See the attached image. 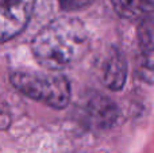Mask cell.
<instances>
[{"label": "cell", "instance_id": "obj_1", "mask_svg": "<svg viewBox=\"0 0 154 153\" xmlns=\"http://www.w3.org/2000/svg\"><path fill=\"white\" fill-rule=\"evenodd\" d=\"M89 49V34L80 19L61 16L38 31L31 50L38 64L49 70H61L80 61Z\"/></svg>", "mask_w": 154, "mask_h": 153}, {"label": "cell", "instance_id": "obj_2", "mask_svg": "<svg viewBox=\"0 0 154 153\" xmlns=\"http://www.w3.org/2000/svg\"><path fill=\"white\" fill-rule=\"evenodd\" d=\"M11 83L24 96L57 110L70 100V84L60 73L19 69L11 73Z\"/></svg>", "mask_w": 154, "mask_h": 153}, {"label": "cell", "instance_id": "obj_3", "mask_svg": "<svg viewBox=\"0 0 154 153\" xmlns=\"http://www.w3.org/2000/svg\"><path fill=\"white\" fill-rule=\"evenodd\" d=\"M37 0H0V43L20 34L32 15Z\"/></svg>", "mask_w": 154, "mask_h": 153}, {"label": "cell", "instance_id": "obj_4", "mask_svg": "<svg viewBox=\"0 0 154 153\" xmlns=\"http://www.w3.org/2000/svg\"><path fill=\"white\" fill-rule=\"evenodd\" d=\"M85 114L89 125L96 129H108L114 126L119 117L116 105L107 96L93 95L85 106Z\"/></svg>", "mask_w": 154, "mask_h": 153}, {"label": "cell", "instance_id": "obj_5", "mask_svg": "<svg viewBox=\"0 0 154 153\" xmlns=\"http://www.w3.org/2000/svg\"><path fill=\"white\" fill-rule=\"evenodd\" d=\"M128 65L126 57L116 48H112L104 57L101 65V80L107 88L120 91L127 80Z\"/></svg>", "mask_w": 154, "mask_h": 153}, {"label": "cell", "instance_id": "obj_6", "mask_svg": "<svg viewBox=\"0 0 154 153\" xmlns=\"http://www.w3.org/2000/svg\"><path fill=\"white\" fill-rule=\"evenodd\" d=\"M115 12L120 18L135 23L154 19L153 0H111Z\"/></svg>", "mask_w": 154, "mask_h": 153}, {"label": "cell", "instance_id": "obj_7", "mask_svg": "<svg viewBox=\"0 0 154 153\" xmlns=\"http://www.w3.org/2000/svg\"><path fill=\"white\" fill-rule=\"evenodd\" d=\"M138 48L141 67L150 75H154V19L138 24Z\"/></svg>", "mask_w": 154, "mask_h": 153}, {"label": "cell", "instance_id": "obj_8", "mask_svg": "<svg viewBox=\"0 0 154 153\" xmlns=\"http://www.w3.org/2000/svg\"><path fill=\"white\" fill-rule=\"evenodd\" d=\"M95 0H58L61 8L65 11H77L91 5Z\"/></svg>", "mask_w": 154, "mask_h": 153}]
</instances>
